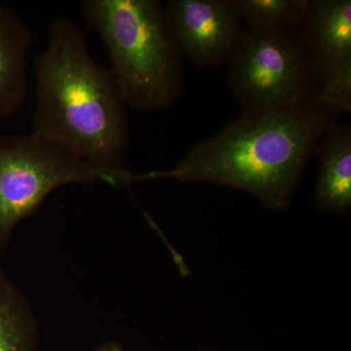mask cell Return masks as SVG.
Returning <instances> with one entry per match:
<instances>
[{"label": "cell", "mask_w": 351, "mask_h": 351, "mask_svg": "<svg viewBox=\"0 0 351 351\" xmlns=\"http://www.w3.org/2000/svg\"><path fill=\"white\" fill-rule=\"evenodd\" d=\"M350 108L321 95L244 112L213 137L201 141L172 169L134 174L204 182L246 191L271 210L286 209L320 141Z\"/></svg>", "instance_id": "obj_1"}, {"label": "cell", "mask_w": 351, "mask_h": 351, "mask_svg": "<svg viewBox=\"0 0 351 351\" xmlns=\"http://www.w3.org/2000/svg\"><path fill=\"white\" fill-rule=\"evenodd\" d=\"M48 36L34 60L32 132L99 169L126 170L128 106L110 69L95 62L73 20H53Z\"/></svg>", "instance_id": "obj_2"}, {"label": "cell", "mask_w": 351, "mask_h": 351, "mask_svg": "<svg viewBox=\"0 0 351 351\" xmlns=\"http://www.w3.org/2000/svg\"><path fill=\"white\" fill-rule=\"evenodd\" d=\"M82 12L107 47L128 108L163 110L181 92V52L165 9L154 0H86Z\"/></svg>", "instance_id": "obj_3"}, {"label": "cell", "mask_w": 351, "mask_h": 351, "mask_svg": "<svg viewBox=\"0 0 351 351\" xmlns=\"http://www.w3.org/2000/svg\"><path fill=\"white\" fill-rule=\"evenodd\" d=\"M128 170L94 167L36 133L0 136V251L15 226L32 216L55 189L68 184H132Z\"/></svg>", "instance_id": "obj_4"}, {"label": "cell", "mask_w": 351, "mask_h": 351, "mask_svg": "<svg viewBox=\"0 0 351 351\" xmlns=\"http://www.w3.org/2000/svg\"><path fill=\"white\" fill-rule=\"evenodd\" d=\"M230 61L228 84L244 112L321 95L319 73L300 27L249 29Z\"/></svg>", "instance_id": "obj_5"}, {"label": "cell", "mask_w": 351, "mask_h": 351, "mask_svg": "<svg viewBox=\"0 0 351 351\" xmlns=\"http://www.w3.org/2000/svg\"><path fill=\"white\" fill-rule=\"evenodd\" d=\"M165 12L180 52L201 68L230 61L244 36L232 0H172Z\"/></svg>", "instance_id": "obj_6"}, {"label": "cell", "mask_w": 351, "mask_h": 351, "mask_svg": "<svg viewBox=\"0 0 351 351\" xmlns=\"http://www.w3.org/2000/svg\"><path fill=\"white\" fill-rule=\"evenodd\" d=\"M300 34L322 88L341 71L351 68L350 0L307 1Z\"/></svg>", "instance_id": "obj_7"}, {"label": "cell", "mask_w": 351, "mask_h": 351, "mask_svg": "<svg viewBox=\"0 0 351 351\" xmlns=\"http://www.w3.org/2000/svg\"><path fill=\"white\" fill-rule=\"evenodd\" d=\"M32 34L19 14L0 4V120L17 112L29 91Z\"/></svg>", "instance_id": "obj_8"}, {"label": "cell", "mask_w": 351, "mask_h": 351, "mask_svg": "<svg viewBox=\"0 0 351 351\" xmlns=\"http://www.w3.org/2000/svg\"><path fill=\"white\" fill-rule=\"evenodd\" d=\"M314 156L319 161L314 206L323 213H346L351 207L350 124L339 123L330 129Z\"/></svg>", "instance_id": "obj_9"}, {"label": "cell", "mask_w": 351, "mask_h": 351, "mask_svg": "<svg viewBox=\"0 0 351 351\" xmlns=\"http://www.w3.org/2000/svg\"><path fill=\"white\" fill-rule=\"evenodd\" d=\"M38 341L31 307L0 265V351H36Z\"/></svg>", "instance_id": "obj_10"}, {"label": "cell", "mask_w": 351, "mask_h": 351, "mask_svg": "<svg viewBox=\"0 0 351 351\" xmlns=\"http://www.w3.org/2000/svg\"><path fill=\"white\" fill-rule=\"evenodd\" d=\"M306 0H235L250 29H299L304 19Z\"/></svg>", "instance_id": "obj_11"}, {"label": "cell", "mask_w": 351, "mask_h": 351, "mask_svg": "<svg viewBox=\"0 0 351 351\" xmlns=\"http://www.w3.org/2000/svg\"><path fill=\"white\" fill-rule=\"evenodd\" d=\"M97 351H127L120 343L117 341H108L101 346H99Z\"/></svg>", "instance_id": "obj_12"}]
</instances>
